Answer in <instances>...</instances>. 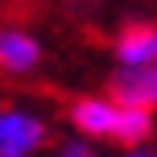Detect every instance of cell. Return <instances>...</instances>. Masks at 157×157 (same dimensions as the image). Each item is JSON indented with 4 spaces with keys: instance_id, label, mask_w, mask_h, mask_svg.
Segmentation results:
<instances>
[{
    "instance_id": "obj_1",
    "label": "cell",
    "mask_w": 157,
    "mask_h": 157,
    "mask_svg": "<svg viewBox=\"0 0 157 157\" xmlns=\"http://www.w3.org/2000/svg\"><path fill=\"white\" fill-rule=\"evenodd\" d=\"M71 124L83 136H95V141H116V145H136L149 141L153 132V112L136 108V103H124L120 95H83V99L71 103Z\"/></svg>"
},
{
    "instance_id": "obj_3",
    "label": "cell",
    "mask_w": 157,
    "mask_h": 157,
    "mask_svg": "<svg viewBox=\"0 0 157 157\" xmlns=\"http://www.w3.org/2000/svg\"><path fill=\"white\" fill-rule=\"evenodd\" d=\"M120 71H141V66L157 62V21H132L116 33L112 41Z\"/></svg>"
},
{
    "instance_id": "obj_5",
    "label": "cell",
    "mask_w": 157,
    "mask_h": 157,
    "mask_svg": "<svg viewBox=\"0 0 157 157\" xmlns=\"http://www.w3.org/2000/svg\"><path fill=\"white\" fill-rule=\"evenodd\" d=\"M112 95H120L124 103H136V108L157 112V62L141 66V71H116Z\"/></svg>"
},
{
    "instance_id": "obj_7",
    "label": "cell",
    "mask_w": 157,
    "mask_h": 157,
    "mask_svg": "<svg viewBox=\"0 0 157 157\" xmlns=\"http://www.w3.org/2000/svg\"><path fill=\"white\" fill-rule=\"evenodd\" d=\"M128 157H157L153 149H136V153H128Z\"/></svg>"
},
{
    "instance_id": "obj_2",
    "label": "cell",
    "mask_w": 157,
    "mask_h": 157,
    "mask_svg": "<svg viewBox=\"0 0 157 157\" xmlns=\"http://www.w3.org/2000/svg\"><path fill=\"white\" fill-rule=\"evenodd\" d=\"M46 145V120L25 108H0V157H33Z\"/></svg>"
},
{
    "instance_id": "obj_6",
    "label": "cell",
    "mask_w": 157,
    "mask_h": 157,
    "mask_svg": "<svg viewBox=\"0 0 157 157\" xmlns=\"http://www.w3.org/2000/svg\"><path fill=\"white\" fill-rule=\"evenodd\" d=\"M58 157H91V153H87V145H78V141H75V145H66Z\"/></svg>"
},
{
    "instance_id": "obj_4",
    "label": "cell",
    "mask_w": 157,
    "mask_h": 157,
    "mask_svg": "<svg viewBox=\"0 0 157 157\" xmlns=\"http://www.w3.org/2000/svg\"><path fill=\"white\" fill-rule=\"evenodd\" d=\"M41 66V41L25 29H0V71L4 75H33Z\"/></svg>"
}]
</instances>
